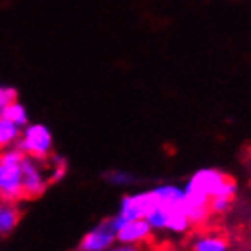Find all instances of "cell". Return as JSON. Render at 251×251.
<instances>
[{"label": "cell", "instance_id": "6da1fadb", "mask_svg": "<svg viewBox=\"0 0 251 251\" xmlns=\"http://www.w3.org/2000/svg\"><path fill=\"white\" fill-rule=\"evenodd\" d=\"M150 207L144 220L155 231H170L175 235H184L191 227L188 217L184 213V191L178 184H157L148 189Z\"/></svg>", "mask_w": 251, "mask_h": 251}, {"label": "cell", "instance_id": "7a4b0ae2", "mask_svg": "<svg viewBox=\"0 0 251 251\" xmlns=\"http://www.w3.org/2000/svg\"><path fill=\"white\" fill-rule=\"evenodd\" d=\"M182 188L188 189V191L204 195L207 199H211V197H226V199L235 201V197L239 193L237 180H233L231 176L226 175L224 171L217 170V168H201V170H197L186 180Z\"/></svg>", "mask_w": 251, "mask_h": 251}, {"label": "cell", "instance_id": "3957f363", "mask_svg": "<svg viewBox=\"0 0 251 251\" xmlns=\"http://www.w3.org/2000/svg\"><path fill=\"white\" fill-rule=\"evenodd\" d=\"M24 157V153L15 146L0 151V201L17 202L24 199L20 173V162Z\"/></svg>", "mask_w": 251, "mask_h": 251}, {"label": "cell", "instance_id": "277c9868", "mask_svg": "<svg viewBox=\"0 0 251 251\" xmlns=\"http://www.w3.org/2000/svg\"><path fill=\"white\" fill-rule=\"evenodd\" d=\"M25 157L46 162L55 150L53 131L42 122H27L20 131V138L17 146Z\"/></svg>", "mask_w": 251, "mask_h": 251}, {"label": "cell", "instance_id": "5b68a950", "mask_svg": "<svg viewBox=\"0 0 251 251\" xmlns=\"http://www.w3.org/2000/svg\"><path fill=\"white\" fill-rule=\"evenodd\" d=\"M20 173H22L24 199H38L48 191L50 180H48V171H46L44 162L24 157L20 162Z\"/></svg>", "mask_w": 251, "mask_h": 251}, {"label": "cell", "instance_id": "8992f818", "mask_svg": "<svg viewBox=\"0 0 251 251\" xmlns=\"http://www.w3.org/2000/svg\"><path fill=\"white\" fill-rule=\"evenodd\" d=\"M111 224L115 227V237H117V244L124 246H140L142 242L151 239L153 229L144 219L135 220H119L111 217Z\"/></svg>", "mask_w": 251, "mask_h": 251}, {"label": "cell", "instance_id": "52a82bcc", "mask_svg": "<svg viewBox=\"0 0 251 251\" xmlns=\"http://www.w3.org/2000/svg\"><path fill=\"white\" fill-rule=\"evenodd\" d=\"M115 244H117L115 227L111 224V219H106L84 233V237L76 244V251H106Z\"/></svg>", "mask_w": 251, "mask_h": 251}, {"label": "cell", "instance_id": "ba28073f", "mask_svg": "<svg viewBox=\"0 0 251 251\" xmlns=\"http://www.w3.org/2000/svg\"><path fill=\"white\" fill-rule=\"evenodd\" d=\"M148 207H150V193H148V189H146V191L127 193L120 199L119 211L115 215V219H119V220L144 219Z\"/></svg>", "mask_w": 251, "mask_h": 251}, {"label": "cell", "instance_id": "9c48e42d", "mask_svg": "<svg viewBox=\"0 0 251 251\" xmlns=\"http://www.w3.org/2000/svg\"><path fill=\"white\" fill-rule=\"evenodd\" d=\"M20 222V211L15 202L0 201V239L15 231Z\"/></svg>", "mask_w": 251, "mask_h": 251}, {"label": "cell", "instance_id": "30bf717a", "mask_svg": "<svg viewBox=\"0 0 251 251\" xmlns=\"http://www.w3.org/2000/svg\"><path fill=\"white\" fill-rule=\"evenodd\" d=\"M191 251H229V240L219 233H207L193 240Z\"/></svg>", "mask_w": 251, "mask_h": 251}, {"label": "cell", "instance_id": "8fae6325", "mask_svg": "<svg viewBox=\"0 0 251 251\" xmlns=\"http://www.w3.org/2000/svg\"><path fill=\"white\" fill-rule=\"evenodd\" d=\"M48 166H46V171H48V180L50 184H58L62 182L66 175H68L69 171V164H68V158L60 155V153H51V157L46 160Z\"/></svg>", "mask_w": 251, "mask_h": 251}, {"label": "cell", "instance_id": "7c38bea8", "mask_svg": "<svg viewBox=\"0 0 251 251\" xmlns=\"http://www.w3.org/2000/svg\"><path fill=\"white\" fill-rule=\"evenodd\" d=\"M0 117L13 122L15 126H19V127H24V126L29 122L27 107H25L19 99H15V100L9 102L7 106L2 107V109H0Z\"/></svg>", "mask_w": 251, "mask_h": 251}, {"label": "cell", "instance_id": "4fadbf2b", "mask_svg": "<svg viewBox=\"0 0 251 251\" xmlns=\"http://www.w3.org/2000/svg\"><path fill=\"white\" fill-rule=\"evenodd\" d=\"M20 131H22V127L0 117V151L17 146L20 138Z\"/></svg>", "mask_w": 251, "mask_h": 251}, {"label": "cell", "instance_id": "5bb4252c", "mask_svg": "<svg viewBox=\"0 0 251 251\" xmlns=\"http://www.w3.org/2000/svg\"><path fill=\"white\" fill-rule=\"evenodd\" d=\"M102 178L115 188H129L137 182V176L126 170H107L102 173Z\"/></svg>", "mask_w": 251, "mask_h": 251}, {"label": "cell", "instance_id": "9a60e30c", "mask_svg": "<svg viewBox=\"0 0 251 251\" xmlns=\"http://www.w3.org/2000/svg\"><path fill=\"white\" fill-rule=\"evenodd\" d=\"M233 206V199L226 197H211L209 199V213L211 215H226Z\"/></svg>", "mask_w": 251, "mask_h": 251}, {"label": "cell", "instance_id": "2e32d148", "mask_svg": "<svg viewBox=\"0 0 251 251\" xmlns=\"http://www.w3.org/2000/svg\"><path fill=\"white\" fill-rule=\"evenodd\" d=\"M17 99V89L11 86H2L0 84V109L4 106H7L9 102H13Z\"/></svg>", "mask_w": 251, "mask_h": 251}, {"label": "cell", "instance_id": "e0dca14e", "mask_svg": "<svg viewBox=\"0 0 251 251\" xmlns=\"http://www.w3.org/2000/svg\"><path fill=\"white\" fill-rule=\"evenodd\" d=\"M106 251H138V248H137V246L115 244V246H111V248H109V250H106Z\"/></svg>", "mask_w": 251, "mask_h": 251}]
</instances>
